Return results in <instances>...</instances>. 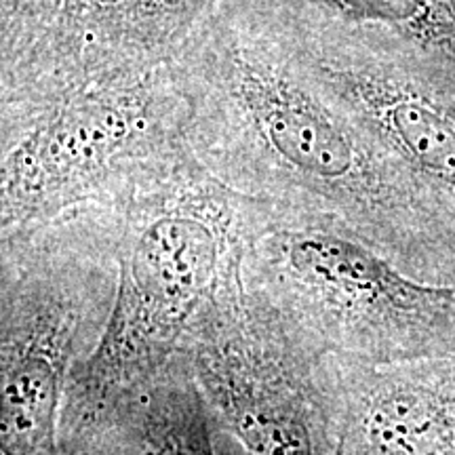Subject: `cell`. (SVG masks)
<instances>
[{
    "label": "cell",
    "mask_w": 455,
    "mask_h": 455,
    "mask_svg": "<svg viewBox=\"0 0 455 455\" xmlns=\"http://www.w3.org/2000/svg\"><path fill=\"white\" fill-rule=\"evenodd\" d=\"M289 43L361 49L455 72V0H220Z\"/></svg>",
    "instance_id": "9c48e42d"
},
{
    "label": "cell",
    "mask_w": 455,
    "mask_h": 455,
    "mask_svg": "<svg viewBox=\"0 0 455 455\" xmlns=\"http://www.w3.org/2000/svg\"><path fill=\"white\" fill-rule=\"evenodd\" d=\"M220 0H64L51 41L84 70L171 66Z\"/></svg>",
    "instance_id": "30bf717a"
},
{
    "label": "cell",
    "mask_w": 455,
    "mask_h": 455,
    "mask_svg": "<svg viewBox=\"0 0 455 455\" xmlns=\"http://www.w3.org/2000/svg\"><path fill=\"white\" fill-rule=\"evenodd\" d=\"M212 432V418L180 355L124 409L104 439L121 455H215Z\"/></svg>",
    "instance_id": "8fae6325"
},
{
    "label": "cell",
    "mask_w": 455,
    "mask_h": 455,
    "mask_svg": "<svg viewBox=\"0 0 455 455\" xmlns=\"http://www.w3.org/2000/svg\"><path fill=\"white\" fill-rule=\"evenodd\" d=\"M121 204L0 236V455H61L60 415L118 284Z\"/></svg>",
    "instance_id": "5b68a950"
},
{
    "label": "cell",
    "mask_w": 455,
    "mask_h": 455,
    "mask_svg": "<svg viewBox=\"0 0 455 455\" xmlns=\"http://www.w3.org/2000/svg\"><path fill=\"white\" fill-rule=\"evenodd\" d=\"M253 198L190 152L121 203L118 284L95 348L76 363L60 453L89 455L124 409L178 361L196 316L241 270Z\"/></svg>",
    "instance_id": "7a4b0ae2"
},
{
    "label": "cell",
    "mask_w": 455,
    "mask_h": 455,
    "mask_svg": "<svg viewBox=\"0 0 455 455\" xmlns=\"http://www.w3.org/2000/svg\"><path fill=\"white\" fill-rule=\"evenodd\" d=\"M171 70L188 146L228 188L338 221L407 275L455 284V203L329 98L281 38L220 4Z\"/></svg>",
    "instance_id": "6da1fadb"
},
{
    "label": "cell",
    "mask_w": 455,
    "mask_h": 455,
    "mask_svg": "<svg viewBox=\"0 0 455 455\" xmlns=\"http://www.w3.org/2000/svg\"><path fill=\"white\" fill-rule=\"evenodd\" d=\"M281 41L329 98L455 203V72L371 51Z\"/></svg>",
    "instance_id": "52a82bcc"
},
{
    "label": "cell",
    "mask_w": 455,
    "mask_h": 455,
    "mask_svg": "<svg viewBox=\"0 0 455 455\" xmlns=\"http://www.w3.org/2000/svg\"><path fill=\"white\" fill-rule=\"evenodd\" d=\"M213 428L243 455H333L325 356L241 270L196 316L181 348Z\"/></svg>",
    "instance_id": "8992f818"
},
{
    "label": "cell",
    "mask_w": 455,
    "mask_h": 455,
    "mask_svg": "<svg viewBox=\"0 0 455 455\" xmlns=\"http://www.w3.org/2000/svg\"><path fill=\"white\" fill-rule=\"evenodd\" d=\"M186 127L171 66L41 61L0 74V236L127 201L190 155Z\"/></svg>",
    "instance_id": "3957f363"
},
{
    "label": "cell",
    "mask_w": 455,
    "mask_h": 455,
    "mask_svg": "<svg viewBox=\"0 0 455 455\" xmlns=\"http://www.w3.org/2000/svg\"><path fill=\"white\" fill-rule=\"evenodd\" d=\"M241 275L323 356H455V284L407 275L323 215L253 198Z\"/></svg>",
    "instance_id": "277c9868"
},
{
    "label": "cell",
    "mask_w": 455,
    "mask_h": 455,
    "mask_svg": "<svg viewBox=\"0 0 455 455\" xmlns=\"http://www.w3.org/2000/svg\"><path fill=\"white\" fill-rule=\"evenodd\" d=\"M333 455H455V356H325Z\"/></svg>",
    "instance_id": "ba28073f"
},
{
    "label": "cell",
    "mask_w": 455,
    "mask_h": 455,
    "mask_svg": "<svg viewBox=\"0 0 455 455\" xmlns=\"http://www.w3.org/2000/svg\"><path fill=\"white\" fill-rule=\"evenodd\" d=\"M64 0H0V66L36 49L53 34Z\"/></svg>",
    "instance_id": "7c38bea8"
}]
</instances>
